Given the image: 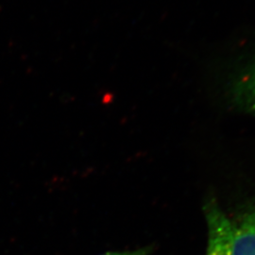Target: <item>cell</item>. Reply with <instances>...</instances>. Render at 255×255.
Masks as SVG:
<instances>
[{"mask_svg": "<svg viewBox=\"0 0 255 255\" xmlns=\"http://www.w3.org/2000/svg\"><path fill=\"white\" fill-rule=\"evenodd\" d=\"M204 215L208 228L205 255H234V225L215 201L206 202Z\"/></svg>", "mask_w": 255, "mask_h": 255, "instance_id": "1", "label": "cell"}, {"mask_svg": "<svg viewBox=\"0 0 255 255\" xmlns=\"http://www.w3.org/2000/svg\"><path fill=\"white\" fill-rule=\"evenodd\" d=\"M232 97L238 107L255 115V61L238 75L232 87Z\"/></svg>", "mask_w": 255, "mask_h": 255, "instance_id": "2", "label": "cell"}, {"mask_svg": "<svg viewBox=\"0 0 255 255\" xmlns=\"http://www.w3.org/2000/svg\"><path fill=\"white\" fill-rule=\"evenodd\" d=\"M233 225L234 255H255V208Z\"/></svg>", "mask_w": 255, "mask_h": 255, "instance_id": "3", "label": "cell"}, {"mask_svg": "<svg viewBox=\"0 0 255 255\" xmlns=\"http://www.w3.org/2000/svg\"><path fill=\"white\" fill-rule=\"evenodd\" d=\"M151 253V248L146 247L142 249H138L135 251H129V252H122V253H107L102 255H149Z\"/></svg>", "mask_w": 255, "mask_h": 255, "instance_id": "4", "label": "cell"}]
</instances>
